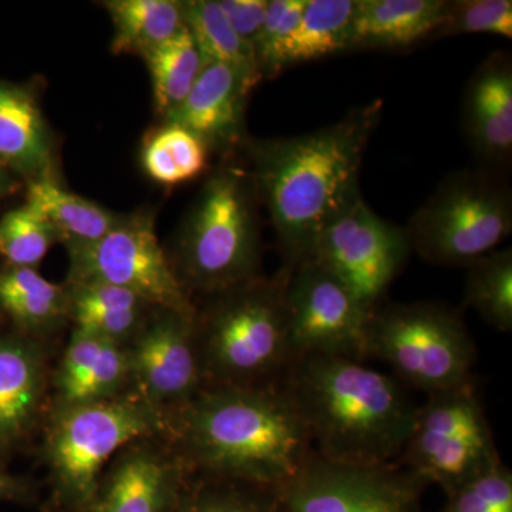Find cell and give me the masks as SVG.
Masks as SVG:
<instances>
[{"label": "cell", "mask_w": 512, "mask_h": 512, "mask_svg": "<svg viewBox=\"0 0 512 512\" xmlns=\"http://www.w3.org/2000/svg\"><path fill=\"white\" fill-rule=\"evenodd\" d=\"M258 201L249 171L229 165L210 175L184 222L173 261L188 293L217 295L261 276Z\"/></svg>", "instance_id": "8992f818"}, {"label": "cell", "mask_w": 512, "mask_h": 512, "mask_svg": "<svg viewBox=\"0 0 512 512\" xmlns=\"http://www.w3.org/2000/svg\"><path fill=\"white\" fill-rule=\"evenodd\" d=\"M50 382L52 407L121 396L133 390L127 348L73 329Z\"/></svg>", "instance_id": "d6986e66"}, {"label": "cell", "mask_w": 512, "mask_h": 512, "mask_svg": "<svg viewBox=\"0 0 512 512\" xmlns=\"http://www.w3.org/2000/svg\"><path fill=\"white\" fill-rule=\"evenodd\" d=\"M286 269L285 312L292 362L311 355L366 359L367 325L373 311L315 259Z\"/></svg>", "instance_id": "8fae6325"}, {"label": "cell", "mask_w": 512, "mask_h": 512, "mask_svg": "<svg viewBox=\"0 0 512 512\" xmlns=\"http://www.w3.org/2000/svg\"><path fill=\"white\" fill-rule=\"evenodd\" d=\"M113 23L111 50L143 56L185 28L183 2L111 0L104 3Z\"/></svg>", "instance_id": "484cf974"}, {"label": "cell", "mask_w": 512, "mask_h": 512, "mask_svg": "<svg viewBox=\"0 0 512 512\" xmlns=\"http://www.w3.org/2000/svg\"><path fill=\"white\" fill-rule=\"evenodd\" d=\"M493 433L471 382L429 394L397 463L451 495L501 463Z\"/></svg>", "instance_id": "9c48e42d"}, {"label": "cell", "mask_w": 512, "mask_h": 512, "mask_svg": "<svg viewBox=\"0 0 512 512\" xmlns=\"http://www.w3.org/2000/svg\"><path fill=\"white\" fill-rule=\"evenodd\" d=\"M382 113L383 100L377 99L318 130L249 144V174L286 268L311 258L323 229L362 195L363 158Z\"/></svg>", "instance_id": "6da1fadb"}, {"label": "cell", "mask_w": 512, "mask_h": 512, "mask_svg": "<svg viewBox=\"0 0 512 512\" xmlns=\"http://www.w3.org/2000/svg\"><path fill=\"white\" fill-rule=\"evenodd\" d=\"M404 229L424 261L467 268L510 237L511 187L497 171H458L441 181Z\"/></svg>", "instance_id": "52a82bcc"}, {"label": "cell", "mask_w": 512, "mask_h": 512, "mask_svg": "<svg viewBox=\"0 0 512 512\" xmlns=\"http://www.w3.org/2000/svg\"><path fill=\"white\" fill-rule=\"evenodd\" d=\"M463 130L474 156L491 171L512 157V60L494 53L478 66L467 84Z\"/></svg>", "instance_id": "ac0fdd59"}, {"label": "cell", "mask_w": 512, "mask_h": 512, "mask_svg": "<svg viewBox=\"0 0 512 512\" xmlns=\"http://www.w3.org/2000/svg\"><path fill=\"white\" fill-rule=\"evenodd\" d=\"M188 473L281 488L315 453L281 384L204 387L168 414V434Z\"/></svg>", "instance_id": "7a4b0ae2"}, {"label": "cell", "mask_w": 512, "mask_h": 512, "mask_svg": "<svg viewBox=\"0 0 512 512\" xmlns=\"http://www.w3.org/2000/svg\"><path fill=\"white\" fill-rule=\"evenodd\" d=\"M25 204L52 224L66 247L97 241L123 218V215L114 214L96 202L67 191L56 178L30 181Z\"/></svg>", "instance_id": "d4e9b609"}, {"label": "cell", "mask_w": 512, "mask_h": 512, "mask_svg": "<svg viewBox=\"0 0 512 512\" xmlns=\"http://www.w3.org/2000/svg\"><path fill=\"white\" fill-rule=\"evenodd\" d=\"M306 0H269L264 26L255 43V56L259 73L266 76L269 64L285 40L298 26Z\"/></svg>", "instance_id": "e575fe53"}, {"label": "cell", "mask_w": 512, "mask_h": 512, "mask_svg": "<svg viewBox=\"0 0 512 512\" xmlns=\"http://www.w3.org/2000/svg\"><path fill=\"white\" fill-rule=\"evenodd\" d=\"M195 312L153 308L126 346L134 392L167 416L204 389Z\"/></svg>", "instance_id": "5bb4252c"}, {"label": "cell", "mask_w": 512, "mask_h": 512, "mask_svg": "<svg viewBox=\"0 0 512 512\" xmlns=\"http://www.w3.org/2000/svg\"><path fill=\"white\" fill-rule=\"evenodd\" d=\"M0 165L30 181L55 178L49 127L28 87L0 80Z\"/></svg>", "instance_id": "ffe728a7"}, {"label": "cell", "mask_w": 512, "mask_h": 512, "mask_svg": "<svg viewBox=\"0 0 512 512\" xmlns=\"http://www.w3.org/2000/svg\"><path fill=\"white\" fill-rule=\"evenodd\" d=\"M143 57L150 72L157 113L165 119L191 92L204 69V57L187 26Z\"/></svg>", "instance_id": "4316f807"}, {"label": "cell", "mask_w": 512, "mask_h": 512, "mask_svg": "<svg viewBox=\"0 0 512 512\" xmlns=\"http://www.w3.org/2000/svg\"><path fill=\"white\" fill-rule=\"evenodd\" d=\"M281 386L301 417L313 450L332 463H396L419 412L397 377L348 357H298Z\"/></svg>", "instance_id": "3957f363"}, {"label": "cell", "mask_w": 512, "mask_h": 512, "mask_svg": "<svg viewBox=\"0 0 512 512\" xmlns=\"http://www.w3.org/2000/svg\"><path fill=\"white\" fill-rule=\"evenodd\" d=\"M410 254L406 229L380 218L359 195L323 229L311 258L373 311Z\"/></svg>", "instance_id": "7c38bea8"}, {"label": "cell", "mask_w": 512, "mask_h": 512, "mask_svg": "<svg viewBox=\"0 0 512 512\" xmlns=\"http://www.w3.org/2000/svg\"><path fill=\"white\" fill-rule=\"evenodd\" d=\"M37 491L35 484L26 478L13 476L0 464V501L20 505L36 503Z\"/></svg>", "instance_id": "8d00e7d4"}, {"label": "cell", "mask_w": 512, "mask_h": 512, "mask_svg": "<svg viewBox=\"0 0 512 512\" xmlns=\"http://www.w3.org/2000/svg\"><path fill=\"white\" fill-rule=\"evenodd\" d=\"M441 512H512V474L501 461L448 495Z\"/></svg>", "instance_id": "836d02e7"}, {"label": "cell", "mask_w": 512, "mask_h": 512, "mask_svg": "<svg viewBox=\"0 0 512 512\" xmlns=\"http://www.w3.org/2000/svg\"><path fill=\"white\" fill-rule=\"evenodd\" d=\"M218 3L234 32L255 50L269 0H218Z\"/></svg>", "instance_id": "d590c367"}, {"label": "cell", "mask_w": 512, "mask_h": 512, "mask_svg": "<svg viewBox=\"0 0 512 512\" xmlns=\"http://www.w3.org/2000/svg\"><path fill=\"white\" fill-rule=\"evenodd\" d=\"M474 33L511 39V0H448L446 15L434 39Z\"/></svg>", "instance_id": "d6a6232c"}, {"label": "cell", "mask_w": 512, "mask_h": 512, "mask_svg": "<svg viewBox=\"0 0 512 512\" xmlns=\"http://www.w3.org/2000/svg\"><path fill=\"white\" fill-rule=\"evenodd\" d=\"M357 0H306L298 26L285 40L266 76L288 67L350 52V28Z\"/></svg>", "instance_id": "cb8c5ba5"}, {"label": "cell", "mask_w": 512, "mask_h": 512, "mask_svg": "<svg viewBox=\"0 0 512 512\" xmlns=\"http://www.w3.org/2000/svg\"><path fill=\"white\" fill-rule=\"evenodd\" d=\"M67 319L73 329L127 346L154 306L116 286L80 282L66 284Z\"/></svg>", "instance_id": "7402d4cb"}, {"label": "cell", "mask_w": 512, "mask_h": 512, "mask_svg": "<svg viewBox=\"0 0 512 512\" xmlns=\"http://www.w3.org/2000/svg\"><path fill=\"white\" fill-rule=\"evenodd\" d=\"M190 476L167 437L124 447L77 512H174Z\"/></svg>", "instance_id": "9a60e30c"}, {"label": "cell", "mask_w": 512, "mask_h": 512, "mask_svg": "<svg viewBox=\"0 0 512 512\" xmlns=\"http://www.w3.org/2000/svg\"><path fill=\"white\" fill-rule=\"evenodd\" d=\"M366 356L383 360L400 382L427 394L474 380L473 339L461 316L439 303L376 306L367 325Z\"/></svg>", "instance_id": "ba28073f"}, {"label": "cell", "mask_w": 512, "mask_h": 512, "mask_svg": "<svg viewBox=\"0 0 512 512\" xmlns=\"http://www.w3.org/2000/svg\"><path fill=\"white\" fill-rule=\"evenodd\" d=\"M427 485L397 461L348 466L315 451L279 491L286 512H419Z\"/></svg>", "instance_id": "4fadbf2b"}, {"label": "cell", "mask_w": 512, "mask_h": 512, "mask_svg": "<svg viewBox=\"0 0 512 512\" xmlns=\"http://www.w3.org/2000/svg\"><path fill=\"white\" fill-rule=\"evenodd\" d=\"M167 434V414L134 390L101 402L52 407L45 424L43 458L53 510H82L101 474L124 447Z\"/></svg>", "instance_id": "5b68a950"}, {"label": "cell", "mask_w": 512, "mask_h": 512, "mask_svg": "<svg viewBox=\"0 0 512 512\" xmlns=\"http://www.w3.org/2000/svg\"><path fill=\"white\" fill-rule=\"evenodd\" d=\"M210 150L188 131L174 123H165L151 134L141 151V164L151 180L177 185L205 173Z\"/></svg>", "instance_id": "f1b7e54d"}, {"label": "cell", "mask_w": 512, "mask_h": 512, "mask_svg": "<svg viewBox=\"0 0 512 512\" xmlns=\"http://www.w3.org/2000/svg\"><path fill=\"white\" fill-rule=\"evenodd\" d=\"M464 303L500 332L512 329V249L481 256L467 266Z\"/></svg>", "instance_id": "4dcf8cb0"}, {"label": "cell", "mask_w": 512, "mask_h": 512, "mask_svg": "<svg viewBox=\"0 0 512 512\" xmlns=\"http://www.w3.org/2000/svg\"><path fill=\"white\" fill-rule=\"evenodd\" d=\"M47 372L42 340L0 333V464L39 426L49 396Z\"/></svg>", "instance_id": "2e32d148"}, {"label": "cell", "mask_w": 512, "mask_h": 512, "mask_svg": "<svg viewBox=\"0 0 512 512\" xmlns=\"http://www.w3.org/2000/svg\"><path fill=\"white\" fill-rule=\"evenodd\" d=\"M288 269L210 296L195 312L204 387H269L292 363L286 325Z\"/></svg>", "instance_id": "277c9868"}, {"label": "cell", "mask_w": 512, "mask_h": 512, "mask_svg": "<svg viewBox=\"0 0 512 512\" xmlns=\"http://www.w3.org/2000/svg\"><path fill=\"white\" fill-rule=\"evenodd\" d=\"M258 77L222 63H205L183 103L165 117L195 134L208 150H228L244 140L245 106Z\"/></svg>", "instance_id": "e0dca14e"}, {"label": "cell", "mask_w": 512, "mask_h": 512, "mask_svg": "<svg viewBox=\"0 0 512 512\" xmlns=\"http://www.w3.org/2000/svg\"><path fill=\"white\" fill-rule=\"evenodd\" d=\"M10 188H12V180H10L8 170L0 165V201L8 194Z\"/></svg>", "instance_id": "74e56055"}, {"label": "cell", "mask_w": 512, "mask_h": 512, "mask_svg": "<svg viewBox=\"0 0 512 512\" xmlns=\"http://www.w3.org/2000/svg\"><path fill=\"white\" fill-rule=\"evenodd\" d=\"M174 512H286L275 487L190 474Z\"/></svg>", "instance_id": "83f0119b"}, {"label": "cell", "mask_w": 512, "mask_h": 512, "mask_svg": "<svg viewBox=\"0 0 512 512\" xmlns=\"http://www.w3.org/2000/svg\"><path fill=\"white\" fill-rule=\"evenodd\" d=\"M66 248V284L97 282L133 292L154 308L197 309L158 241L150 214L123 215L104 237Z\"/></svg>", "instance_id": "30bf717a"}, {"label": "cell", "mask_w": 512, "mask_h": 512, "mask_svg": "<svg viewBox=\"0 0 512 512\" xmlns=\"http://www.w3.org/2000/svg\"><path fill=\"white\" fill-rule=\"evenodd\" d=\"M59 241L52 224L28 204L0 218V256L8 266L36 268Z\"/></svg>", "instance_id": "1f68e13d"}, {"label": "cell", "mask_w": 512, "mask_h": 512, "mask_svg": "<svg viewBox=\"0 0 512 512\" xmlns=\"http://www.w3.org/2000/svg\"><path fill=\"white\" fill-rule=\"evenodd\" d=\"M0 311L15 332L42 340L69 322L66 285L53 284L36 268L6 265L0 269Z\"/></svg>", "instance_id": "603a6c76"}, {"label": "cell", "mask_w": 512, "mask_h": 512, "mask_svg": "<svg viewBox=\"0 0 512 512\" xmlns=\"http://www.w3.org/2000/svg\"><path fill=\"white\" fill-rule=\"evenodd\" d=\"M185 26L205 63H222L262 79L255 50L229 25L218 0L183 2Z\"/></svg>", "instance_id": "f546056e"}, {"label": "cell", "mask_w": 512, "mask_h": 512, "mask_svg": "<svg viewBox=\"0 0 512 512\" xmlns=\"http://www.w3.org/2000/svg\"><path fill=\"white\" fill-rule=\"evenodd\" d=\"M448 0H357L350 50H403L434 39Z\"/></svg>", "instance_id": "44dd1931"}]
</instances>
